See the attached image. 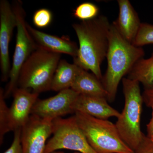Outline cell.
Here are the masks:
<instances>
[{
  "instance_id": "obj_1",
  "label": "cell",
  "mask_w": 153,
  "mask_h": 153,
  "mask_svg": "<svg viewBox=\"0 0 153 153\" xmlns=\"http://www.w3.org/2000/svg\"><path fill=\"white\" fill-rule=\"evenodd\" d=\"M111 24L103 15L72 25L79 41V49L74 63L91 71L98 79L102 78L101 65L108 50Z\"/></svg>"
},
{
  "instance_id": "obj_2",
  "label": "cell",
  "mask_w": 153,
  "mask_h": 153,
  "mask_svg": "<svg viewBox=\"0 0 153 153\" xmlns=\"http://www.w3.org/2000/svg\"><path fill=\"white\" fill-rule=\"evenodd\" d=\"M107 53V67L102 83L107 93V100L115 99L121 80L128 74L135 63L145 55L142 47H137L124 39L112 24L110 30Z\"/></svg>"
},
{
  "instance_id": "obj_3",
  "label": "cell",
  "mask_w": 153,
  "mask_h": 153,
  "mask_svg": "<svg viewBox=\"0 0 153 153\" xmlns=\"http://www.w3.org/2000/svg\"><path fill=\"white\" fill-rule=\"evenodd\" d=\"M122 83L124 106L115 124L124 142L134 152L144 135L140 128L143 97L138 81L124 77Z\"/></svg>"
},
{
  "instance_id": "obj_4",
  "label": "cell",
  "mask_w": 153,
  "mask_h": 153,
  "mask_svg": "<svg viewBox=\"0 0 153 153\" xmlns=\"http://www.w3.org/2000/svg\"><path fill=\"white\" fill-rule=\"evenodd\" d=\"M60 57L61 54L38 46L22 66L18 87L32 90L39 94L51 90L52 79Z\"/></svg>"
},
{
  "instance_id": "obj_5",
  "label": "cell",
  "mask_w": 153,
  "mask_h": 153,
  "mask_svg": "<svg viewBox=\"0 0 153 153\" xmlns=\"http://www.w3.org/2000/svg\"><path fill=\"white\" fill-rule=\"evenodd\" d=\"M74 113L79 127L96 152L134 153L122 139L115 124L83 113Z\"/></svg>"
},
{
  "instance_id": "obj_6",
  "label": "cell",
  "mask_w": 153,
  "mask_h": 153,
  "mask_svg": "<svg viewBox=\"0 0 153 153\" xmlns=\"http://www.w3.org/2000/svg\"><path fill=\"white\" fill-rule=\"evenodd\" d=\"M17 19L16 47L10 73L9 82L4 91L5 98L13 94L18 88V79L22 66L38 46L29 32L25 20V13L22 1H16L12 5Z\"/></svg>"
},
{
  "instance_id": "obj_7",
  "label": "cell",
  "mask_w": 153,
  "mask_h": 153,
  "mask_svg": "<svg viewBox=\"0 0 153 153\" xmlns=\"http://www.w3.org/2000/svg\"><path fill=\"white\" fill-rule=\"evenodd\" d=\"M53 136L46 144L44 153L68 149L81 153H97L79 127L75 116L52 121Z\"/></svg>"
},
{
  "instance_id": "obj_8",
  "label": "cell",
  "mask_w": 153,
  "mask_h": 153,
  "mask_svg": "<svg viewBox=\"0 0 153 153\" xmlns=\"http://www.w3.org/2000/svg\"><path fill=\"white\" fill-rule=\"evenodd\" d=\"M52 121L30 115L22 128V153H44L46 141L52 134Z\"/></svg>"
},
{
  "instance_id": "obj_9",
  "label": "cell",
  "mask_w": 153,
  "mask_h": 153,
  "mask_svg": "<svg viewBox=\"0 0 153 153\" xmlns=\"http://www.w3.org/2000/svg\"><path fill=\"white\" fill-rule=\"evenodd\" d=\"M17 27V19L12 5L7 0L0 1V67L1 81L10 78L11 66L9 45L13 32Z\"/></svg>"
},
{
  "instance_id": "obj_10",
  "label": "cell",
  "mask_w": 153,
  "mask_h": 153,
  "mask_svg": "<svg viewBox=\"0 0 153 153\" xmlns=\"http://www.w3.org/2000/svg\"><path fill=\"white\" fill-rule=\"evenodd\" d=\"M79 95L71 88L59 91L54 96L37 100L31 115L53 120L73 112L72 106Z\"/></svg>"
},
{
  "instance_id": "obj_11",
  "label": "cell",
  "mask_w": 153,
  "mask_h": 153,
  "mask_svg": "<svg viewBox=\"0 0 153 153\" xmlns=\"http://www.w3.org/2000/svg\"><path fill=\"white\" fill-rule=\"evenodd\" d=\"M39 94L18 87L13 92V101L9 108V126L10 131L22 128L29 119Z\"/></svg>"
},
{
  "instance_id": "obj_12",
  "label": "cell",
  "mask_w": 153,
  "mask_h": 153,
  "mask_svg": "<svg viewBox=\"0 0 153 153\" xmlns=\"http://www.w3.org/2000/svg\"><path fill=\"white\" fill-rule=\"evenodd\" d=\"M27 27L38 47L58 54H67L73 58L78 53L79 46L68 37L53 36L41 32L31 27L27 23Z\"/></svg>"
},
{
  "instance_id": "obj_13",
  "label": "cell",
  "mask_w": 153,
  "mask_h": 153,
  "mask_svg": "<svg viewBox=\"0 0 153 153\" xmlns=\"http://www.w3.org/2000/svg\"><path fill=\"white\" fill-rule=\"evenodd\" d=\"M117 3L119 8L118 16L112 24L121 36L133 44L142 23L137 13L128 0H118Z\"/></svg>"
},
{
  "instance_id": "obj_14",
  "label": "cell",
  "mask_w": 153,
  "mask_h": 153,
  "mask_svg": "<svg viewBox=\"0 0 153 153\" xmlns=\"http://www.w3.org/2000/svg\"><path fill=\"white\" fill-rule=\"evenodd\" d=\"M105 97L78 96L72 106L73 112H80L102 120L111 117L118 118L120 113L107 102Z\"/></svg>"
},
{
  "instance_id": "obj_15",
  "label": "cell",
  "mask_w": 153,
  "mask_h": 153,
  "mask_svg": "<svg viewBox=\"0 0 153 153\" xmlns=\"http://www.w3.org/2000/svg\"><path fill=\"white\" fill-rule=\"evenodd\" d=\"M71 88L79 95L107 99V93L101 80L93 73L80 68Z\"/></svg>"
},
{
  "instance_id": "obj_16",
  "label": "cell",
  "mask_w": 153,
  "mask_h": 153,
  "mask_svg": "<svg viewBox=\"0 0 153 153\" xmlns=\"http://www.w3.org/2000/svg\"><path fill=\"white\" fill-rule=\"evenodd\" d=\"M80 67L65 60H60L52 79L51 90L60 91L70 88Z\"/></svg>"
},
{
  "instance_id": "obj_17",
  "label": "cell",
  "mask_w": 153,
  "mask_h": 153,
  "mask_svg": "<svg viewBox=\"0 0 153 153\" xmlns=\"http://www.w3.org/2000/svg\"><path fill=\"white\" fill-rule=\"evenodd\" d=\"M127 78L141 83L145 90L153 89V51L149 58H142L135 63Z\"/></svg>"
},
{
  "instance_id": "obj_18",
  "label": "cell",
  "mask_w": 153,
  "mask_h": 153,
  "mask_svg": "<svg viewBox=\"0 0 153 153\" xmlns=\"http://www.w3.org/2000/svg\"><path fill=\"white\" fill-rule=\"evenodd\" d=\"M4 90L0 88V143H2L4 136L7 133L10 131L9 126V108L6 104Z\"/></svg>"
},
{
  "instance_id": "obj_19",
  "label": "cell",
  "mask_w": 153,
  "mask_h": 153,
  "mask_svg": "<svg viewBox=\"0 0 153 153\" xmlns=\"http://www.w3.org/2000/svg\"><path fill=\"white\" fill-rule=\"evenodd\" d=\"M99 9L95 4L84 2L77 6L73 12V16L82 21H88L97 17Z\"/></svg>"
},
{
  "instance_id": "obj_20",
  "label": "cell",
  "mask_w": 153,
  "mask_h": 153,
  "mask_svg": "<svg viewBox=\"0 0 153 153\" xmlns=\"http://www.w3.org/2000/svg\"><path fill=\"white\" fill-rule=\"evenodd\" d=\"M133 44L140 47L153 44V25L142 23L139 31Z\"/></svg>"
},
{
  "instance_id": "obj_21",
  "label": "cell",
  "mask_w": 153,
  "mask_h": 153,
  "mask_svg": "<svg viewBox=\"0 0 153 153\" xmlns=\"http://www.w3.org/2000/svg\"><path fill=\"white\" fill-rule=\"evenodd\" d=\"M52 12L48 9H39L33 15V24L38 28L47 27L52 23Z\"/></svg>"
},
{
  "instance_id": "obj_22",
  "label": "cell",
  "mask_w": 153,
  "mask_h": 153,
  "mask_svg": "<svg viewBox=\"0 0 153 153\" xmlns=\"http://www.w3.org/2000/svg\"><path fill=\"white\" fill-rule=\"evenodd\" d=\"M22 128L14 131V139L10 147L4 153H22L21 136Z\"/></svg>"
},
{
  "instance_id": "obj_23",
  "label": "cell",
  "mask_w": 153,
  "mask_h": 153,
  "mask_svg": "<svg viewBox=\"0 0 153 153\" xmlns=\"http://www.w3.org/2000/svg\"><path fill=\"white\" fill-rule=\"evenodd\" d=\"M134 153H153V140L144 135L140 143Z\"/></svg>"
},
{
  "instance_id": "obj_24",
  "label": "cell",
  "mask_w": 153,
  "mask_h": 153,
  "mask_svg": "<svg viewBox=\"0 0 153 153\" xmlns=\"http://www.w3.org/2000/svg\"><path fill=\"white\" fill-rule=\"evenodd\" d=\"M143 100L146 102L148 106L152 109V117L149 123L147 125V136L151 139L153 140V98L143 96Z\"/></svg>"
},
{
  "instance_id": "obj_25",
  "label": "cell",
  "mask_w": 153,
  "mask_h": 153,
  "mask_svg": "<svg viewBox=\"0 0 153 153\" xmlns=\"http://www.w3.org/2000/svg\"><path fill=\"white\" fill-rule=\"evenodd\" d=\"M143 96L144 97H153V89L150 90H145Z\"/></svg>"
},
{
  "instance_id": "obj_26",
  "label": "cell",
  "mask_w": 153,
  "mask_h": 153,
  "mask_svg": "<svg viewBox=\"0 0 153 153\" xmlns=\"http://www.w3.org/2000/svg\"><path fill=\"white\" fill-rule=\"evenodd\" d=\"M51 153H64L63 152H57V151H55V152H53ZM74 153H81L79 152H74Z\"/></svg>"
}]
</instances>
